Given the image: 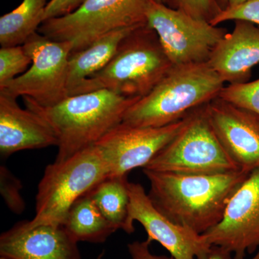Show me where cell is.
Wrapping results in <instances>:
<instances>
[{
	"instance_id": "1",
	"label": "cell",
	"mask_w": 259,
	"mask_h": 259,
	"mask_svg": "<svg viewBox=\"0 0 259 259\" xmlns=\"http://www.w3.org/2000/svg\"><path fill=\"white\" fill-rule=\"evenodd\" d=\"M149 181L148 195L172 222L199 234L222 221L227 205L250 173L182 175L143 168Z\"/></svg>"
},
{
	"instance_id": "2",
	"label": "cell",
	"mask_w": 259,
	"mask_h": 259,
	"mask_svg": "<svg viewBox=\"0 0 259 259\" xmlns=\"http://www.w3.org/2000/svg\"><path fill=\"white\" fill-rule=\"evenodd\" d=\"M25 107L42 117L58 139L55 161H63L98 142L123 120L139 98H129L108 90L69 96L54 106L37 105L23 97Z\"/></svg>"
},
{
	"instance_id": "3",
	"label": "cell",
	"mask_w": 259,
	"mask_h": 259,
	"mask_svg": "<svg viewBox=\"0 0 259 259\" xmlns=\"http://www.w3.org/2000/svg\"><path fill=\"white\" fill-rule=\"evenodd\" d=\"M224 87L208 63L173 66L147 95L129 107L122 122L146 127L175 123L217 98Z\"/></svg>"
},
{
	"instance_id": "4",
	"label": "cell",
	"mask_w": 259,
	"mask_h": 259,
	"mask_svg": "<svg viewBox=\"0 0 259 259\" xmlns=\"http://www.w3.org/2000/svg\"><path fill=\"white\" fill-rule=\"evenodd\" d=\"M172 66L157 34L146 24L130 32L108 64L80 83L69 96L105 90L141 99L158 84Z\"/></svg>"
},
{
	"instance_id": "5",
	"label": "cell",
	"mask_w": 259,
	"mask_h": 259,
	"mask_svg": "<svg viewBox=\"0 0 259 259\" xmlns=\"http://www.w3.org/2000/svg\"><path fill=\"white\" fill-rule=\"evenodd\" d=\"M107 177V167L95 146L48 165L37 186L35 214L29 224L63 226L71 206Z\"/></svg>"
},
{
	"instance_id": "6",
	"label": "cell",
	"mask_w": 259,
	"mask_h": 259,
	"mask_svg": "<svg viewBox=\"0 0 259 259\" xmlns=\"http://www.w3.org/2000/svg\"><path fill=\"white\" fill-rule=\"evenodd\" d=\"M153 1L84 0L72 13L44 21L37 32L53 40L71 42L76 52L115 30L146 25Z\"/></svg>"
},
{
	"instance_id": "7",
	"label": "cell",
	"mask_w": 259,
	"mask_h": 259,
	"mask_svg": "<svg viewBox=\"0 0 259 259\" xmlns=\"http://www.w3.org/2000/svg\"><path fill=\"white\" fill-rule=\"evenodd\" d=\"M204 107L191 112L185 126L145 169L197 175L241 171L213 132Z\"/></svg>"
},
{
	"instance_id": "8",
	"label": "cell",
	"mask_w": 259,
	"mask_h": 259,
	"mask_svg": "<svg viewBox=\"0 0 259 259\" xmlns=\"http://www.w3.org/2000/svg\"><path fill=\"white\" fill-rule=\"evenodd\" d=\"M32 64L25 73L0 88V93L29 97L40 106H54L68 95V64L73 51L69 41H56L38 32L23 44Z\"/></svg>"
},
{
	"instance_id": "9",
	"label": "cell",
	"mask_w": 259,
	"mask_h": 259,
	"mask_svg": "<svg viewBox=\"0 0 259 259\" xmlns=\"http://www.w3.org/2000/svg\"><path fill=\"white\" fill-rule=\"evenodd\" d=\"M147 25L157 34L173 66L208 62L212 51L228 33L225 28L156 0L148 10Z\"/></svg>"
},
{
	"instance_id": "10",
	"label": "cell",
	"mask_w": 259,
	"mask_h": 259,
	"mask_svg": "<svg viewBox=\"0 0 259 259\" xmlns=\"http://www.w3.org/2000/svg\"><path fill=\"white\" fill-rule=\"evenodd\" d=\"M187 117L160 127H139L121 122L94 145L101 155L109 177H125L146 166L178 134Z\"/></svg>"
},
{
	"instance_id": "11",
	"label": "cell",
	"mask_w": 259,
	"mask_h": 259,
	"mask_svg": "<svg viewBox=\"0 0 259 259\" xmlns=\"http://www.w3.org/2000/svg\"><path fill=\"white\" fill-rule=\"evenodd\" d=\"M203 236L209 244L245 259L259 250V168L249 174L227 205L222 221Z\"/></svg>"
},
{
	"instance_id": "12",
	"label": "cell",
	"mask_w": 259,
	"mask_h": 259,
	"mask_svg": "<svg viewBox=\"0 0 259 259\" xmlns=\"http://www.w3.org/2000/svg\"><path fill=\"white\" fill-rule=\"evenodd\" d=\"M129 223L144 227L147 241H156L175 259H209L212 250L202 234L179 226L153 205L142 185L129 182Z\"/></svg>"
},
{
	"instance_id": "13",
	"label": "cell",
	"mask_w": 259,
	"mask_h": 259,
	"mask_svg": "<svg viewBox=\"0 0 259 259\" xmlns=\"http://www.w3.org/2000/svg\"><path fill=\"white\" fill-rule=\"evenodd\" d=\"M213 132L242 171L259 168V115L214 99L204 107Z\"/></svg>"
},
{
	"instance_id": "14",
	"label": "cell",
	"mask_w": 259,
	"mask_h": 259,
	"mask_svg": "<svg viewBox=\"0 0 259 259\" xmlns=\"http://www.w3.org/2000/svg\"><path fill=\"white\" fill-rule=\"evenodd\" d=\"M0 256L6 259H81L78 242L63 226L16 223L0 236Z\"/></svg>"
},
{
	"instance_id": "15",
	"label": "cell",
	"mask_w": 259,
	"mask_h": 259,
	"mask_svg": "<svg viewBox=\"0 0 259 259\" xmlns=\"http://www.w3.org/2000/svg\"><path fill=\"white\" fill-rule=\"evenodd\" d=\"M58 145L50 125L37 113L19 106L17 98L0 93V153L3 157L25 150Z\"/></svg>"
},
{
	"instance_id": "16",
	"label": "cell",
	"mask_w": 259,
	"mask_h": 259,
	"mask_svg": "<svg viewBox=\"0 0 259 259\" xmlns=\"http://www.w3.org/2000/svg\"><path fill=\"white\" fill-rule=\"evenodd\" d=\"M209 66L228 84L247 82L252 69L259 64V27L236 20L211 54Z\"/></svg>"
},
{
	"instance_id": "17",
	"label": "cell",
	"mask_w": 259,
	"mask_h": 259,
	"mask_svg": "<svg viewBox=\"0 0 259 259\" xmlns=\"http://www.w3.org/2000/svg\"><path fill=\"white\" fill-rule=\"evenodd\" d=\"M139 28V27H138ZM135 28L115 30L83 50L71 53L68 64V95L80 83L103 69L117 52L120 42Z\"/></svg>"
},
{
	"instance_id": "18",
	"label": "cell",
	"mask_w": 259,
	"mask_h": 259,
	"mask_svg": "<svg viewBox=\"0 0 259 259\" xmlns=\"http://www.w3.org/2000/svg\"><path fill=\"white\" fill-rule=\"evenodd\" d=\"M63 226L78 243H102L117 231L103 215L89 194L71 206Z\"/></svg>"
},
{
	"instance_id": "19",
	"label": "cell",
	"mask_w": 259,
	"mask_h": 259,
	"mask_svg": "<svg viewBox=\"0 0 259 259\" xmlns=\"http://www.w3.org/2000/svg\"><path fill=\"white\" fill-rule=\"evenodd\" d=\"M128 185L127 176L109 177L88 194L109 222L131 234L135 228L129 223Z\"/></svg>"
},
{
	"instance_id": "20",
	"label": "cell",
	"mask_w": 259,
	"mask_h": 259,
	"mask_svg": "<svg viewBox=\"0 0 259 259\" xmlns=\"http://www.w3.org/2000/svg\"><path fill=\"white\" fill-rule=\"evenodd\" d=\"M50 0H23L13 11L0 18L2 47L23 45L38 31Z\"/></svg>"
},
{
	"instance_id": "21",
	"label": "cell",
	"mask_w": 259,
	"mask_h": 259,
	"mask_svg": "<svg viewBox=\"0 0 259 259\" xmlns=\"http://www.w3.org/2000/svg\"><path fill=\"white\" fill-rule=\"evenodd\" d=\"M31 64V58L23 45L1 47L0 88L25 73Z\"/></svg>"
},
{
	"instance_id": "22",
	"label": "cell",
	"mask_w": 259,
	"mask_h": 259,
	"mask_svg": "<svg viewBox=\"0 0 259 259\" xmlns=\"http://www.w3.org/2000/svg\"><path fill=\"white\" fill-rule=\"evenodd\" d=\"M218 97L259 115V79L225 86Z\"/></svg>"
},
{
	"instance_id": "23",
	"label": "cell",
	"mask_w": 259,
	"mask_h": 259,
	"mask_svg": "<svg viewBox=\"0 0 259 259\" xmlns=\"http://www.w3.org/2000/svg\"><path fill=\"white\" fill-rule=\"evenodd\" d=\"M0 189L2 196L10 210L21 214L25 208V202L20 193L21 182L5 166L0 168Z\"/></svg>"
},
{
	"instance_id": "24",
	"label": "cell",
	"mask_w": 259,
	"mask_h": 259,
	"mask_svg": "<svg viewBox=\"0 0 259 259\" xmlns=\"http://www.w3.org/2000/svg\"><path fill=\"white\" fill-rule=\"evenodd\" d=\"M243 20L259 26V0H250L243 4L223 10L210 23L214 26L226 21Z\"/></svg>"
},
{
	"instance_id": "25",
	"label": "cell",
	"mask_w": 259,
	"mask_h": 259,
	"mask_svg": "<svg viewBox=\"0 0 259 259\" xmlns=\"http://www.w3.org/2000/svg\"><path fill=\"white\" fill-rule=\"evenodd\" d=\"M175 9L182 10L198 20L211 21L221 11L218 0H173Z\"/></svg>"
},
{
	"instance_id": "26",
	"label": "cell",
	"mask_w": 259,
	"mask_h": 259,
	"mask_svg": "<svg viewBox=\"0 0 259 259\" xmlns=\"http://www.w3.org/2000/svg\"><path fill=\"white\" fill-rule=\"evenodd\" d=\"M151 244L147 240L144 241H134L127 245V250L131 259H175L164 255L153 254L150 250ZM209 259H233L231 253L218 246H212ZM250 259H259V250Z\"/></svg>"
},
{
	"instance_id": "27",
	"label": "cell",
	"mask_w": 259,
	"mask_h": 259,
	"mask_svg": "<svg viewBox=\"0 0 259 259\" xmlns=\"http://www.w3.org/2000/svg\"><path fill=\"white\" fill-rule=\"evenodd\" d=\"M84 0H50L44 15V21L72 13Z\"/></svg>"
},
{
	"instance_id": "28",
	"label": "cell",
	"mask_w": 259,
	"mask_h": 259,
	"mask_svg": "<svg viewBox=\"0 0 259 259\" xmlns=\"http://www.w3.org/2000/svg\"><path fill=\"white\" fill-rule=\"evenodd\" d=\"M218 1L221 9L223 10L243 4V3H247L250 0H218Z\"/></svg>"
},
{
	"instance_id": "29",
	"label": "cell",
	"mask_w": 259,
	"mask_h": 259,
	"mask_svg": "<svg viewBox=\"0 0 259 259\" xmlns=\"http://www.w3.org/2000/svg\"><path fill=\"white\" fill-rule=\"evenodd\" d=\"M104 256V252H102V253H100V255L97 256V259H103Z\"/></svg>"
},
{
	"instance_id": "30",
	"label": "cell",
	"mask_w": 259,
	"mask_h": 259,
	"mask_svg": "<svg viewBox=\"0 0 259 259\" xmlns=\"http://www.w3.org/2000/svg\"><path fill=\"white\" fill-rule=\"evenodd\" d=\"M156 1L158 2V3H163V4H165L168 0H156Z\"/></svg>"
},
{
	"instance_id": "31",
	"label": "cell",
	"mask_w": 259,
	"mask_h": 259,
	"mask_svg": "<svg viewBox=\"0 0 259 259\" xmlns=\"http://www.w3.org/2000/svg\"><path fill=\"white\" fill-rule=\"evenodd\" d=\"M0 259H6V258H3V257H1V258H0Z\"/></svg>"
}]
</instances>
